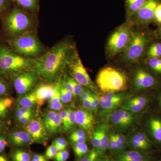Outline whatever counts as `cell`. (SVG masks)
Instances as JSON below:
<instances>
[{"label":"cell","instance_id":"obj_1","mask_svg":"<svg viewBox=\"0 0 161 161\" xmlns=\"http://www.w3.org/2000/svg\"><path fill=\"white\" fill-rule=\"evenodd\" d=\"M78 54L72 42L61 40L36 59L34 70L39 79L54 83L61 78L64 70Z\"/></svg>","mask_w":161,"mask_h":161},{"label":"cell","instance_id":"obj_2","mask_svg":"<svg viewBox=\"0 0 161 161\" xmlns=\"http://www.w3.org/2000/svg\"><path fill=\"white\" fill-rule=\"evenodd\" d=\"M37 16L15 4L2 18L3 30L9 39L35 31L38 25Z\"/></svg>","mask_w":161,"mask_h":161},{"label":"cell","instance_id":"obj_3","mask_svg":"<svg viewBox=\"0 0 161 161\" xmlns=\"http://www.w3.org/2000/svg\"><path fill=\"white\" fill-rule=\"evenodd\" d=\"M36 59L26 58L13 51L6 45H0V76L12 79L26 71L34 70Z\"/></svg>","mask_w":161,"mask_h":161},{"label":"cell","instance_id":"obj_4","mask_svg":"<svg viewBox=\"0 0 161 161\" xmlns=\"http://www.w3.org/2000/svg\"><path fill=\"white\" fill-rule=\"evenodd\" d=\"M35 31L26 33L7 41L9 48L13 51L31 59H36L46 52L45 47Z\"/></svg>","mask_w":161,"mask_h":161},{"label":"cell","instance_id":"obj_5","mask_svg":"<svg viewBox=\"0 0 161 161\" xmlns=\"http://www.w3.org/2000/svg\"><path fill=\"white\" fill-rule=\"evenodd\" d=\"M96 82L98 89L103 93H117L128 88V78L124 72L108 66L98 72Z\"/></svg>","mask_w":161,"mask_h":161},{"label":"cell","instance_id":"obj_6","mask_svg":"<svg viewBox=\"0 0 161 161\" xmlns=\"http://www.w3.org/2000/svg\"><path fill=\"white\" fill-rule=\"evenodd\" d=\"M132 33L126 25L121 26L115 30L110 36L107 43L108 55L112 57L125 51L130 43Z\"/></svg>","mask_w":161,"mask_h":161},{"label":"cell","instance_id":"obj_7","mask_svg":"<svg viewBox=\"0 0 161 161\" xmlns=\"http://www.w3.org/2000/svg\"><path fill=\"white\" fill-rule=\"evenodd\" d=\"M67 68L69 75L77 82L95 94L98 95V89L90 78L78 54L73 59Z\"/></svg>","mask_w":161,"mask_h":161},{"label":"cell","instance_id":"obj_8","mask_svg":"<svg viewBox=\"0 0 161 161\" xmlns=\"http://www.w3.org/2000/svg\"><path fill=\"white\" fill-rule=\"evenodd\" d=\"M39 80L35 70L22 72L11 79L16 92L19 97L34 89Z\"/></svg>","mask_w":161,"mask_h":161},{"label":"cell","instance_id":"obj_9","mask_svg":"<svg viewBox=\"0 0 161 161\" xmlns=\"http://www.w3.org/2000/svg\"><path fill=\"white\" fill-rule=\"evenodd\" d=\"M128 97V95L126 94L118 92L103 93L100 96V111L98 114L99 117L106 119L110 118L112 113Z\"/></svg>","mask_w":161,"mask_h":161},{"label":"cell","instance_id":"obj_10","mask_svg":"<svg viewBox=\"0 0 161 161\" xmlns=\"http://www.w3.org/2000/svg\"><path fill=\"white\" fill-rule=\"evenodd\" d=\"M148 42V39L144 35L132 33L130 43L125 51V60L129 63L137 61L145 51Z\"/></svg>","mask_w":161,"mask_h":161},{"label":"cell","instance_id":"obj_11","mask_svg":"<svg viewBox=\"0 0 161 161\" xmlns=\"http://www.w3.org/2000/svg\"><path fill=\"white\" fill-rule=\"evenodd\" d=\"M23 129L29 133L34 143L43 146L47 144L49 136L41 117L38 116L34 117L29 123L23 126Z\"/></svg>","mask_w":161,"mask_h":161},{"label":"cell","instance_id":"obj_12","mask_svg":"<svg viewBox=\"0 0 161 161\" xmlns=\"http://www.w3.org/2000/svg\"><path fill=\"white\" fill-rule=\"evenodd\" d=\"M158 4V0H148L132 17H134L138 23L144 24L150 23L154 19L155 9Z\"/></svg>","mask_w":161,"mask_h":161},{"label":"cell","instance_id":"obj_13","mask_svg":"<svg viewBox=\"0 0 161 161\" xmlns=\"http://www.w3.org/2000/svg\"><path fill=\"white\" fill-rule=\"evenodd\" d=\"M9 144L13 147H26L34 143L29 133L24 130H15L8 134Z\"/></svg>","mask_w":161,"mask_h":161},{"label":"cell","instance_id":"obj_14","mask_svg":"<svg viewBox=\"0 0 161 161\" xmlns=\"http://www.w3.org/2000/svg\"><path fill=\"white\" fill-rule=\"evenodd\" d=\"M55 82H44L40 84L34 89L37 101L38 108L43 105L53 95Z\"/></svg>","mask_w":161,"mask_h":161},{"label":"cell","instance_id":"obj_15","mask_svg":"<svg viewBox=\"0 0 161 161\" xmlns=\"http://www.w3.org/2000/svg\"><path fill=\"white\" fill-rule=\"evenodd\" d=\"M76 124L80 129L85 131H91L94 128L95 120L92 112L82 108L75 110Z\"/></svg>","mask_w":161,"mask_h":161},{"label":"cell","instance_id":"obj_16","mask_svg":"<svg viewBox=\"0 0 161 161\" xmlns=\"http://www.w3.org/2000/svg\"><path fill=\"white\" fill-rule=\"evenodd\" d=\"M155 78L151 74L143 69H139L136 73L134 86L137 90L147 89L155 84Z\"/></svg>","mask_w":161,"mask_h":161},{"label":"cell","instance_id":"obj_17","mask_svg":"<svg viewBox=\"0 0 161 161\" xmlns=\"http://www.w3.org/2000/svg\"><path fill=\"white\" fill-rule=\"evenodd\" d=\"M128 145L133 150L145 152L151 147L149 138L144 132H138L134 133L128 141Z\"/></svg>","mask_w":161,"mask_h":161},{"label":"cell","instance_id":"obj_18","mask_svg":"<svg viewBox=\"0 0 161 161\" xmlns=\"http://www.w3.org/2000/svg\"><path fill=\"white\" fill-rule=\"evenodd\" d=\"M114 161H149V158L145 153L139 150H125L115 155Z\"/></svg>","mask_w":161,"mask_h":161},{"label":"cell","instance_id":"obj_19","mask_svg":"<svg viewBox=\"0 0 161 161\" xmlns=\"http://www.w3.org/2000/svg\"><path fill=\"white\" fill-rule=\"evenodd\" d=\"M61 77L55 82V88L53 95L48 101V110L60 112L63 109V104L60 98V87Z\"/></svg>","mask_w":161,"mask_h":161},{"label":"cell","instance_id":"obj_20","mask_svg":"<svg viewBox=\"0 0 161 161\" xmlns=\"http://www.w3.org/2000/svg\"><path fill=\"white\" fill-rule=\"evenodd\" d=\"M14 103V99L13 97L0 96V120H8Z\"/></svg>","mask_w":161,"mask_h":161},{"label":"cell","instance_id":"obj_21","mask_svg":"<svg viewBox=\"0 0 161 161\" xmlns=\"http://www.w3.org/2000/svg\"><path fill=\"white\" fill-rule=\"evenodd\" d=\"M16 106L24 108H38L37 101L34 90L20 96L17 101Z\"/></svg>","mask_w":161,"mask_h":161},{"label":"cell","instance_id":"obj_22","mask_svg":"<svg viewBox=\"0 0 161 161\" xmlns=\"http://www.w3.org/2000/svg\"><path fill=\"white\" fill-rule=\"evenodd\" d=\"M98 126L100 130V145L98 150L103 156L108 149L109 125L107 124L103 123L99 124Z\"/></svg>","mask_w":161,"mask_h":161},{"label":"cell","instance_id":"obj_23","mask_svg":"<svg viewBox=\"0 0 161 161\" xmlns=\"http://www.w3.org/2000/svg\"><path fill=\"white\" fill-rule=\"evenodd\" d=\"M124 110L122 108L116 110L113 112L110 116L111 123L116 130H125L129 127L124 119Z\"/></svg>","mask_w":161,"mask_h":161},{"label":"cell","instance_id":"obj_24","mask_svg":"<svg viewBox=\"0 0 161 161\" xmlns=\"http://www.w3.org/2000/svg\"><path fill=\"white\" fill-rule=\"evenodd\" d=\"M16 5L21 6L31 13L38 16L40 11V0H11Z\"/></svg>","mask_w":161,"mask_h":161},{"label":"cell","instance_id":"obj_25","mask_svg":"<svg viewBox=\"0 0 161 161\" xmlns=\"http://www.w3.org/2000/svg\"><path fill=\"white\" fill-rule=\"evenodd\" d=\"M147 1L148 0H126V9L128 17L132 18Z\"/></svg>","mask_w":161,"mask_h":161},{"label":"cell","instance_id":"obj_26","mask_svg":"<svg viewBox=\"0 0 161 161\" xmlns=\"http://www.w3.org/2000/svg\"><path fill=\"white\" fill-rule=\"evenodd\" d=\"M46 130L49 136L56 135L60 132V130H62V121L59 112H58L52 122L46 128Z\"/></svg>","mask_w":161,"mask_h":161},{"label":"cell","instance_id":"obj_27","mask_svg":"<svg viewBox=\"0 0 161 161\" xmlns=\"http://www.w3.org/2000/svg\"><path fill=\"white\" fill-rule=\"evenodd\" d=\"M149 126L153 136L156 140L161 142V120L158 119H150Z\"/></svg>","mask_w":161,"mask_h":161},{"label":"cell","instance_id":"obj_28","mask_svg":"<svg viewBox=\"0 0 161 161\" xmlns=\"http://www.w3.org/2000/svg\"><path fill=\"white\" fill-rule=\"evenodd\" d=\"M73 95L69 90L67 88L65 83V76L61 78L60 87V98L63 105H66L72 101Z\"/></svg>","mask_w":161,"mask_h":161},{"label":"cell","instance_id":"obj_29","mask_svg":"<svg viewBox=\"0 0 161 161\" xmlns=\"http://www.w3.org/2000/svg\"><path fill=\"white\" fill-rule=\"evenodd\" d=\"M72 148L77 159L83 157L90 151L86 143H72Z\"/></svg>","mask_w":161,"mask_h":161},{"label":"cell","instance_id":"obj_30","mask_svg":"<svg viewBox=\"0 0 161 161\" xmlns=\"http://www.w3.org/2000/svg\"><path fill=\"white\" fill-rule=\"evenodd\" d=\"M11 158L13 161H31V156L25 150L17 149L12 153Z\"/></svg>","mask_w":161,"mask_h":161},{"label":"cell","instance_id":"obj_31","mask_svg":"<svg viewBox=\"0 0 161 161\" xmlns=\"http://www.w3.org/2000/svg\"><path fill=\"white\" fill-rule=\"evenodd\" d=\"M121 107L122 109L133 113H137L141 112L145 107L142 105L132 102L130 100L124 103Z\"/></svg>","mask_w":161,"mask_h":161},{"label":"cell","instance_id":"obj_32","mask_svg":"<svg viewBox=\"0 0 161 161\" xmlns=\"http://www.w3.org/2000/svg\"><path fill=\"white\" fill-rule=\"evenodd\" d=\"M102 156L98 150L93 148L86 155L76 161H99Z\"/></svg>","mask_w":161,"mask_h":161},{"label":"cell","instance_id":"obj_33","mask_svg":"<svg viewBox=\"0 0 161 161\" xmlns=\"http://www.w3.org/2000/svg\"><path fill=\"white\" fill-rule=\"evenodd\" d=\"M92 133L91 143L94 149L98 150L100 145V130L99 126L94 128Z\"/></svg>","mask_w":161,"mask_h":161},{"label":"cell","instance_id":"obj_34","mask_svg":"<svg viewBox=\"0 0 161 161\" xmlns=\"http://www.w3.org/2000/svg\"><path fill=\"white\" fill-rule=\"evenodd\" d=\"M148 58H161V43H153L150 46L147 52Z\"/></svg>","mask_w":161,"mask_h":161},{"label":"cell","instance_id":"obj_35","mask_svg":"<svg viewBox=\"0 0 161 161\" xmlns=\"http://www.w3.org/2000/svg\"><path fill=\"white\" fill-rule=\"evenodd\" d=\"M108 149L109 150L110 153L112 155H115L118 153L117 143L115 133H110L109 134V142Z\"/></svg>","mask_w":161,"mask_h":161},{"label":"cell","instance_id":"obj_36","mask_svg":"<svg viewBox=\"0 0 161 161\" xmlns=\"http://www.w3.org/2000/svg\"><path fill=\"white\" fill-rule=\"evenodd\" d=\"M58 112V111L49 110L44 111L43 112L42 119H43V124H44V126L46 129L48 126L49 124L52 122Z\"/></svg>","mask_w":161,"mask_h":161},{"label":"cell","instance_id":"obj_37","mask_svg":"<svg viewBox=\"0 0 161 161\" xmlns=\"http://www.w3.org/2000/svg\"><path fill=\"white\" fill-rule=\"evenodd\" d=\"M66 76L67 78H68L69 80L70 81L72 86H73L74 91V97L75 98L79 97L80 94L84 90V88L81 85L77 82L74 78H72L71 76H68V75H67Z\"/></svg>","mask_w":161,"mask_h":161},{"label":"cell","instance_id":"obj_38","mask_svg":"<svg viewBox=\"0 0 161 161\" xmlns=\"http://www.w3.org/2000/svg\"><path fill=\"white\" fill-rule=\"evenodd\" d=\"M148 64L153 70L161 74V58H150L148 60Z\"/></svg>","mask_w":161,"mask_h":161},{"label":"cell","instance_id":"obj_39","mask_svg":"<svg viewBox=\"0 0 161 161\" xmlns=\"http://www.w3.org/2000/svg\"><path fill=\"white\" fill-rule=\"evenodd\" d=\"M61 121H62V130L63 132L69 131L68 112L67 109H63L59 112Z\"/></svg>","mask_w":161,"mask_h":161},{"label":"cell","instance_id":"obj_40","mask_svg":"<svg viewBox=\"0 0 161 161\" xmlns=\"http://www.w3.org/2000/svg\"><path fill=\"white\" fill-rule=\"evenodd\" d=\"M53 144L55 145L58 152L66 150L68 145L67 141L63 137H58L55 139Z\"/></svg>","mask_w":161,"mask_h":161},{"label":"cell","instance_id":"obj_41","mask_svg":"<svg viewBox=\"0 0 161 161\" xmlns=\"http://www.w3.org/2000/svg\"><path fill=\"white\" fill-rule=\"evenodd\" d=\"M9 90V85L3 77L0 76V96H8Z\"/></svg>","mask_w":161,"mask_h":161},{"label":"cell","instance_id":"obj_42","mask_svg":"<svg viewBox=\"0 0 161 161\" xmlns=\"http://www.w3.org/2000/svg\"><path fill=\"white\" fill-rule=\"evenodd\" d=\"M68 112L69 131L75 128L76 124L75 119V111L72 108H67Z\"/></svg>","mask_w":161,"mask_h":161},{"label":"cell","instance_id":"obj_43","mask_svg":"<svg viewBox=\"0 0 161 161\" xmlns=\"http://www.w3.org/2000/svg\"><path fill=\"white\" fill-rule=\"evenodd\" d=\"M11 0H0V16L10 9Z\"/></svg>","mask_w":161,"mask_h":161},{"label":"cell","instance_id":"obj_44","mask_svg":"<svg viewBox=\"0 0 161 161\" xmlns=\"http://www.w3.org/2000/svg\"><path fill=\"white\" fill-rule=\"evenodd\" d=\"M4 132L0 133V154L3 152L9 144L8 135Z\"/></svg>","mask_w":161,"mask_h":161},{"label":"cell","instance_id":"obj_45","mask_svg":"<svg viewBox=\"0 0 161 161\" xmlns=\"http://www.w3.org/2000/svg\"><path fill=\"white\" fill-rule=\"evenodd\" d=\"M88 136L86 133V131L82 130V129H78L73 131L70 135L69 136V140L70 141L73 139L77 138H81V137H86Z\"/></svg>","mask_w":161,"mask_h":161},{"label":"cell","instance_id":"obj_46","mask_svg":"<svg viewBox=\"0 0 161 161\" xmlns=\"http://www.w3.org/2000/svg\"><path fill=\"white\" fill-rule=\"evenodd\" d=\"M58 151L54 144H52L47 148L45 152V156L48 159L54 158Z\"/></svg>","mask_w":161,"mask_h":161},{"label":"cell","instance_id":"obj_47","mask_svg":"<svg viewBox=\"0 0 161 161\" xmlns=\"http://www.w3.org/2000/svg\"><path fill=\"white\" fill-rule=\"evenodd\" d=\"M68 150H65L57 153L54 158L55 161H66L69 157Z\"/></svg>","mask_w":161,"mask_h":161},{"label":"cell","instance_id":"obj_48","mask_svg":"<svg viewBox=\"0 0 161 161\" xmlns=\"http://www.w3.org/2000/svg\"><path fill=\"white\" fill-rule=\"evenodd\" d=\"M93 93V92L92 91L88 89H84L83 92L81 93L79 96L80 101L88 99Z\"/></svg>","mask_w":161,"mask_h":161},{"label":"cell","instance_id":"obj_49","mask_svg":"<svg viewBox=\"0 0 161 161\" xmlns=\"http://www.w3.org/2000/svg\"><path fill=\"white\" fill-rule=\"evenodd\" d=\"M154 19L156 22L161 24V3L158 5L154 13Z\"/></svg>","mask_w":161,"mask_h":161},{"label":"cell","instance_id":"obj_50","mask_svg":"<svg viewBox=\"0 0 161 161\" xmlns=\"http://www.w3.org/2000/svg\"><path fill=\"white\" fill-rule=\"evenodd\" d=\"M31 161H49L45 155L35 153L31 156Z\"/></svg>","mask_w":161,"mask_h":161},{"label":"cell","instance_id":"obj_51","mask_svg":"<svg viewBox=\"0 0 161 161\" xmlns=\"http://www.w3.org/2000/svg\"><path fill=\"white\" fill-rule=\"evenodd\" d=\"M32 118L33 117H30V116H23V117L18 119L16 120L18 123L24 126L29 123Z\"/></svg>","mask_w":161,"mask_h":161},{"label":"cell","instance_id":"obj_52","mask_svg":"<svg viewBox=\"0 0 161 161\" xmlns=\"http://www.w3.org/2000/svg\"><path fill=\"white\" fill-rule=\"evenodd\" d=\"M90 97L88 99L81 101V106H82V108L92 113Z\"/></svg>","mask_w":161,"mask_h":161},{"label":"cell","instance_id":"obj_53","mask_svg":"<svg viewBox=\"0 0 161 161\" xmlns=\"http://www.w3.org/2000/svg\"><path fill=\"white\" fill-rule=\"evenodd\" d=\"M9 124L7 121L0 120V133L5 132L8 130Z\"/></svg>","mask_w":161,"mask_h":161},{"label":"cell","instance_id":"obj_54","mask_svg":"<svg viewBox=\"0 0 161 161\" xmlns=\"http://www.w3.org/2000/svg\"><path fill=\"white\" fill-rule=\"evenodd\" d=\"M88 140V136L86 137H81V138H77L73 139L70 140L72 143H86Z\"/></svg>","mask_w":161,"mask_h":161},{"label":"cell","instance_id":"obj_55","mask_svg":"<svg viewBox=\"0 0 161 161\" xmlns=\"http://www.w3.org/2000/svg\"><path fill=\"white\" fill-rule=\"evenodd\" d=\"M115 136L119 142L122 143L124 145L127 146V145H128V141H127L125 135L122 134H120V133H116V134H115Z\"/></svg>","mask_w":161,"mask_h":161},{"label":"cell","instance_id":"obj_56","mask_svg":"<svg viewBox=\"0 0 161 161\" xmlns=\"http://www.w3.org/2000/svg\"><path fill=\"white\" fill-rule=\"evenodd\" d=\"M99 161H111V159L108 156L103 155L102 157Z\"/></svg>","mask_w":161,"mask_h":161},{"label":"cell","instance_id":"obj_57","mask_svg":"<svg viewBox=\"0 0 161 161\" xmlns=\"http://www.w3.org/2000/svg\"><path fill=\"white\" fill-rule=\"evenodd\" d=\"M0 161H8V159L6 156L0 154Z\"/></svg>","mask_w":161,"mask_h":161},{"label":"cell","instance_id":"obj_58","mask_svg":"<svg viewBox=\"0 0 161 161\" xmlns=\"http://www.w3.org/2000/svg\"><path fill=\"white\" fill-rule=\"evenodd\" d=\"M158 33L159 36L161 37V25L159 27L158 30Z\"/></svg>","mask_w":161,"mask_h":161},{"label":"cell","instance_id":"obj_59","mask_svg":"<svg viewBox=\"0 0 161 161\" xmlns=\"http://www.w3.org/2000/svg\"><path fill=\"white\" fill-rule=\"evenodd\" d=\"M160 105H161V97L160 98Z\"/></svg>","mask_w":161,"mask_h":161},{"label":"cell","instance_id":"obj_60","mask_svg":"<svg viewBox=\"0 0 161 161\" xmlns=\"http://www.w3.org/2000/svg\"><path fill=\"white\" fill-rule=\"evenodd\" d=\"M160 161H161V160H160Z\"/></svg>","mask_w":161,"mask_h":161}]
</instances>
